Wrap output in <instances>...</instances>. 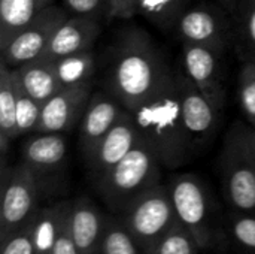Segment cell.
I'll return each mask as SVG.
<instances>
[{"label": "cell", "instance_id": "1", "mask_svg": "<svg viewBox=\"0 0 255 254\" xmlns=\"http://www.w3.org/2000/svg\"><path fill=\"white\" fill-rule=\"evenodd\" d=\"M173 70L151 34L139 27L126 28L106 51L103 90L131 111L160 88Z\"/></svg>", "mask_w": 255, "mask_h": 254}, {"label": "cell", "instance_id": "2", "mask_svg": "<svg viewBox=\"0 0 255 254\" xmlns=\"http://www.w3.org/2000/svg\"><path fill=\"white\" fill-rule=\"evenodd\" d=\"M130 114L142 139L155 151L164 168L176 169L193 157L196 148L182 117L176 69Z\"/></svg>", "mask_w": 255, "mask_h": 254}, {"label": "cell", "instance_id": "3", "mask_svg": "<svg viewBox=\"0 0 255 254\" xmlns=\"http://www.w3.org/2000/svg\"><path fill=\"white\" fill-rule=\"evenodd\" d=\"M163 168L155 151L140 136L131 151L94 187L111 210L123 213L136 198L160 184Z\"/></svg>", "mask_w": 255, "mask_h": 254}, {"label": "cell", "instance_id": "4", "mask_svg": "<svg viewBox=\"0 0 255 254\" xmlns=\"http://www.w3.org/2000/svg\"><path fill=\"white\" fill-rule=\"evenodd\" d=\"M123 223L130 231L143 253L172 231L178 217L167 186L158 184L136 198L123 213Z\"/></svg>", "mask_w": 255, "mask_h": 254}, {"label": "cell", "instance_id": "5", "mask_svg": "<svg viewBox=\"0 0 255 254\" xmlns=\"http://www.w3.org/2000/svg\"><path fill=\"white\" fill-rule=\"evenodd\" d=\"M45 190L40 180L22 163L1 166V243L33 219Z\"/></svg>", "mask_w": 255, "mask_h": 254}, {"label": "cell", "instance_id": "6", "mask_svg": "<svg viewBox=\"0 0 255 254\" xmlns=\"http://www.w3.org/2000/svg\"><path fill=\"white\" fill-rule=\"evenodd\" d=\"M173 34L181 43L202 45L220 54L236 43L233 18L218 3L191 4L179 18Z\"/></svg>", "mask_w": 255, "mask_h": 254}, {"label": "cell", "instance_id": "7", "mask_svg": "<svg viewBox=\"0 0 255 254\" xmlns=\"http://www.w3.org/2000/svg\"><path fill=\"white\" fill-rule=\"evenodd\" d=\"M220 172L232 207L244 214L255 213V171L244 148L238 123L226 136L220 154Z\"/></svg>", "mask_w": 255, "mask_h": 254}, {"label": "cell", "instance_id": "8", "mask_svg": "<svg viewBox=\"0 0 255 254\" xmlns=\"http://www.w3.org/2000/svg\"><path fill=\"white\" fill-rule=\"evenodd\" d=\"M169 192L176 217L196 238L199 247H206L209 232V195L202 180L193 174H181L170 180Z\"/></svg>", "mask_w": 255, "mask_h": 254}, {"label": "cell", "instance_id": "9", "mask_svg": "<svg viewBox=\"0 0 255 254\" xmlns=\"http://www.w3.org/2000/svg\"><path fill=\"white\" fill-rule=\"evenodd\" d=\"M69 15V12L54 4L43 7L28 25H25L3 49H0L1 63L16 69L42 57L52 34Z\"/></svg>", "mask_w": 255, "mask_h": 254}, {"label": "cell", "instance_id": "10", "mask_svg": "<svg viewBox=\"0 0 255 254\" xmlns=\"http://www.w3.org/2000/svg\"><path fill=\"white\" fill-rule=\"evenodd\" d=\"M221 54L193 43H182V66L187 76L206 96L214 108L223 114L227 97V87L224 82Z\"/></svg>", "mask_w": 255, "mask_h": 254}, {"label": "cell", "instance_id": "11", "mask_svg": "<svg viewBox=\"0 0 255 254\" xmlns=\"http://www.w3.org/2000/svg\"><path fill=\"white\" fill-rule=\"evenodd\" d=\"M21 162L48 189L60 178L67 163V142L64 133L34 132L21 145Z\"/></svg>", "mask_w": 255, "mask_h": 254}, {"label": "cell", "instance_id": "12", "mask_svg": "<svg viewBox=\"0 0 255 254\" xmlns=\"http://www.w3.org/2000/svg\"><path fill=\"white\" fill-rule=\"evenodd\" d=\"M93 93V81L78 85H67L58 90L43 103L36 132L69 133L73 130L76 126H79Z\"/></svg>", "mask_w": 255, "mask_h": 254}, {"label": "cell", "instance_id": "13", "mask_svg": "<svg viewBox=\"0 0 255 254\" xmlns=\"http://www.w3.org/2000/svg\"><path fill=\"white\" fill-rule=\"evenodd\" d=\"M176 82L187 132L194 148L199 150L214 136L221 114L214 108V105L196 87V84L184 70H176Z\"/></svg>", "mask_w": 255, "mask_h": 254}, {"label": "cell", "instance_id": "14", "mask_svg": "<svg viewBox=\"0 0 255 254\" xmlns=\"http://www.w3.org/2000/svg\"><path fill=\"white\" fill-rule=\"evenodd\" d=\"M140 139L139 129L130 111L105 135L94 151L84 160L93 184L108 174L117 163H120Z\"/></svg>", "mask_w": 255, "mask_h": 254}, {"label": "cell", "instance_id": "15", "mask_svg": "<svg viewBox=\"0 0 255 254\" xmlns=\"http://www.w3.org/2000/svg\"><path fill=\"white\" fill-rule=\"evenodd\" d=\"M126 111L127 109L105 90L91 94L78 126V145L84 160L94 151L105 135L121 120Z\"/></svg>", "mask_w": 255, "mask_h": 254}, {"label": "cell", "instance_id": "16", "mask_svg": "<svg viewBox=\"0 0 255 254\" xmlns=\"http://www.w3.org/2000/svg\"><path fill=\"white\" fill-rule=\"evenodd\" d=\"M100 33V18L69 15L52 34L42 57L55 60L69 54L93 49Z\"/></svg>", "mask_w": 255, "mask_h": 254}, {"label": "cell", "instance_id": "17", "mask_svg": "<svg viewBox=\"0 0 255 254\" xmlns=\"http://www.w3.org/2000/svg\"><path fill=\"white\" fill-rule=\"evenodd\" d=\"M105 219L90 198H78L69 211V225L79 254H100Z\"/></svg>", "mask_w": 255, "mask_h": 254}, {"label": "cell", "instance_id": "18", "mask_svg": "<svg viewBox=\"0 0 255 254\" xmlns=\"http://www.w3.org/2000/svg\"><path fill=\"white\" fill-rule=\"evenodd\" d=\"M72 202H60L49 207L39 208L28 222L31 228V238L34 254H51L55 241L61 232L63 223L70 211Z\"/></svg>", "mask_w": 255, "mask_h": 254}, {"label": "cell", "instance_id": "19", "mask_svg": "<svg viewBox=\"0 0 255 254\" xmlns=\"http://www.w3.org/2000/svg\"><path fill=\"white\" fill-rule=\"evenodd\" d=\"M16 69L1 63L0 67V151L3 160L10 144L18 138L16 129Z\"/></svg>", "mask_w": 255, "mask_h": 254}, {"label": "cell", "instance_id": "20", "mask_svg": "<svg viewBox=\"0 0 255 254\" xmlns=\"http://www.w3.org/2000/svg\"><path fill=\"white\" fill-rule=\"evenodd\" d=\"M19 79L24 88L40 103L51 99L63 85L58 81L54 61L45 57L31 60L19 67H16Z\"/></svg>", "mask_w": 255, "mask_h": 254}, {"label": "cell", "instance_id": "21", "mask_svg": "<svg viewBox=\"0 0 255 254\" xmlns=\"http://www.w3.org/2000/svg\"><path fill=\"white\" fill-rule=\"evenodd\" d=\"M49 4L46 0H0V49Z\"/></svg>", "mask_w": 255, "mask_h": 254}, {"label": "cell", "instance_id": "22", "mask_svg": "<svg viewBox=\"0 0 255 254\" xmlns=\"http://www.w3.org/2000/svg\"><path fill=\"white\" fill-rule=\"evenodd\" d=\"M191 0H137V15L148 19L163 33H173Z\"/></svg>", "mask_w": 255, "mask_h": 254}, {"label": "cell", "instance_id": "23", "mask_svg": "<svg viewBox=\"0 0 255 254\" xmlns=\"http://www.w3.org/2000/svg\"><path fill=\"white\" fill-rule=\"evenodd\" d=\"M52 61L58 81L63 87L93 81V76L97 70V57L93 49L69 54Z\"/></svg>", "mask_w": 255, "mask_h": 254}, {"label": "cell", "instance_id": "24", "mask_svg": "<svg viewBox=\"0 0 255 254\" xmlns=\"http://www.w3.org/2000/svg\"><path fill=\"white\" fill-rule=\"evenodd\" d=\"M236 45L247 57H255V0H239L233 15Z\"/></svg>", "mask_w": 255, "mask_h": 254}, {"label": "cell", "instance_id": "25", "mask_svg": "<svg viewBox=\"0 0 255 254\" xmlns=\"http://www.w3.org/2000/svg\"><path fill=\"white\" fill-rule=\"evenodd\" d=\"M18 73V72H16ZM42 106L39 100H36L22 85L19 75L16 78V129L18 136L22 135H31L36 132L40 115H42Z\"/></svg>", "mask_w": 255, "mask_h": 254}, {"label": "cell", "instance_id": "26", "mask_svg": "<svg viewBox=\"0 0 255 254\" xmlns=\"http://www.w3.org/2000/svg\"><path fill=\"white\" fill-rule=\"evenodd\" d=\"M140 250L142 249L123 222L105 223L100 254H139Z\"/></svg>", "mask_w": 255, "mask_h": 254}, {"label": "cell", "instance_id": "27", "mask_svg": "<svg viewBox=\"0 0 255 254\" xmlns=\"http://www.w3.org/2000/svg\"><path fill=\"white\" fill-rule=\"evenodd\" d=\"M197 249L200 247L191 232L178 223L145 254H196Z\"/></svg>", "mask_w": 255, "mask_h": 254}, {"label": "cell", "instance_id": "28", "mask_svg": "<svg viewBox=\"0 0 255 254\" xmlns=\"http://www.w3.org/2000/svg\"><path fill=\"white\" fill-rule=\"evenodd\" d=\"M239 105L250 126L255 129V57H247L238 81Z\"/></svg>", "mask_w": 255, "mask_h": 254}, {"label": "cell", "instance_id": "29", "mask_svg": "<svg viewBox=\"0 0 255 254\" xmlns=\"http://www.w3.org/2000/svg\"><path fill=\"white\" fill-rule=\"evenodd\" d=\"M1 254H34L30 223H27L24 228H21L3 241Z\"/></svg>", "mask_w": 255, "mask_h": 254}, {"label": "cell", "instance_id": "30", "mask_svg": "<svg viewBox=\"0 0 255 254\" xmlns=\"http://www.w3.org/2000/svg\"><path fill=\"white\" fill-rule=\"evenodd\" d=\"M64 3L70 15L102 18L109 12V0H64Z\"/></svg>", "mask_w": 255, "mask_h": 254}, {"label": "cell", "instance_id": "31", "mask_svg": "<svg viewBox=\"0 0 255 254\" xmlns=\"http://www.w3.org/2000/svg\"><path fill=\"white\" fill-rule=\"evenodd\" d=\"M233 237L248 250L255 252V217L250 214L239 216L233 222Z\"/></svg>", "mask_w": 255, "mask_h": 254}, {"label": "cell", "instance_id": "32", "mask_svg": "<svg viewBox=\"0 0 255 254\" xmlns=\"http://www.w3.org/2000/svg\"><path fill=\"white\" fill-rule=\"evenodd\" d=\"M137 0H109V19H130L137 15Z\"/></svg>", "mask_w": 255, "mask_h": 254}, {"label": "cell", "instance_id": "33", "mask_svg": "<svg viewBox=\"0 0 255 254\" xmlns=\"http://www.w3.org/2000/svg\"><path fill=\"white\" fill-rule=\"evenodd\" d=\"M51 254H79L78 249H76V244L73 241V237H72V232H70V225H69V214L63 223V228H61V232L55 241V246L52 249V253Z\"/></svg>", "mask_w": 255, "mask_h": 254}, {"label": "cell", "instance_id": "34", "mask_svg": "<svg viewBox=\"0 0 255 254\" xmlns=\"http://www.w3.org/2000/svg\"><path fill=\"white\" fill-rule=\"evenodd\" d=\"M238 124H239L244 148L255 171V129L250 124H244V123H238Z\"/></svg>", "mask_w": 255, "mask_h": 254}, {"label": "cell", "instance_id": "35", "mask_svg": "<svg viewBox=\"0 0 255 254\" xmlns=\"http://www.w3.org/2000/svg\"><path fill=\"white\" fill-rule=\"evenodd\" d=\"M214 1L218 3L223 9H226L232 15V18H233L235 12L238 9V4H239V0H214Z\"/></svg>", "mask_w": 255, "mask_h": 254}, {"label": "cell", "instance_id": "36", "mask_svg": "<svg viewBox=\"0 0 255 254\" xmlns=\"http://www.w3.org/2000/svg\"><path fill=\"white\" fill-rule=\"evenodd\" d=\"M46 1H48V3H51V1H52V0H46Z\"/></svg>", "mask_w": 255, "mask_h": 254}]
</instances>
